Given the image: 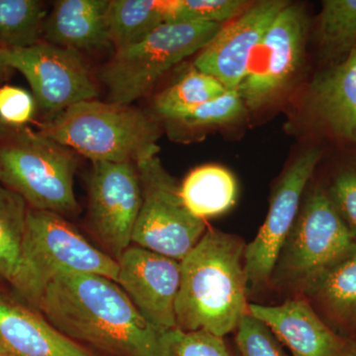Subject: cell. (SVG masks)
Wrapping results in <instances>:
<instances>
[{
  "label": "cell",
  "mask_w": 356,
  "mask_h": 356,
  "mask_svg": "<svg viewBox=\"0 0 356 356\" xmlns=\"http://www.w3.org/2000/svg\"><path fill=\"white\" fill-rule=\"evenodd\" d=\"M36 305L48 322L76 343L114 356H172L178 330L156 331L123 289L104 276L58 274Z\"/></svg>",
  "instance_id": "obj_1"
},
{
  "label": "cell",
  "mask_w": 356,
  "mask_h": 356,
  "mask_svg": "<svg viewBox=\"0 0 356 356\" xmlns=\"http://www.w3.org/2000/svg\"><path fill=\"white\" fill-rule=\"evenodd\" d=\"M245 243L235 236L208 229L180 261L175 302L177 329L222 337L248 314Z\"/></svg>",
  "instance_id": "obj_2"
},
{
  "label": "cell",
  "mask_w": 356,
  "mask_h": 356,
  "mask_svg": "<svg viewBox=\"0 0 356 356\" xmlns=\"http://www.w3.org/2000/svg\"><path fill=\"white\" fill-rule=\"evenodd\" d=\"M38 131L92 163L137 165L159 151L158 123L131 105L86 100L49 117Z\"/></svg>",
  "instance_id": "obj_3"
},
{
  "label": "cell",
  "mask_w": 356,
  "mask_h": 356,
  "mask_svg": "<svg viewBox=\"0 0 356 356\" xmlns=\"http://www.w3.org/2000/svg\"><path fill=\"white\" fill-rule=\"evenodd\" d=\"M65 273L95 274L116 282L118 261L93 247L60 215L28 208L19 267L11 285L37 304L51 281Z\"/></svg>",
  "instance_id": "obj_4"
},
{
  "label": "cell",
  "mask_w": 356,
  "mask_h": 356,
  "mask_svg": "<svg viewBox=\"0 0 356 356\" xmlns=\"http://www.w3.org/2000/svg\"><path fill=\"white\" fill-rule=\"evenodd\" d=\"M2 129L6 136L0 140L1 182L33 209L60 216L77 212L74 191L76 154L39 131Z\"/></svg>",
  "instance_id": "obj_5"
},
{
  "label": "cell",
  "mask_w": 356,
  "mask_h": 356,
  "mask_svg": "<svg viewBox=\"0 0 356 356\" xmlns=\"http://www.w3.org/2000/svg\"><path fill=\"white\" fill-rule=\"evenodd\" d=\"M221 28L215 23H165L142 41L115 51L99 72L108 102L131 105L146 95L159 77L199 53Z\"/></svg>",
  "instance_id": "obj_6"
},
{
  "label": "cell",
  "mask_w": 356,
  "mask_h": 356,
  "mask_svg": "<svg viewBox=\"0 0 356 356\" xmlns=\"http://www.w3.org/2000/svg\"><path fill=\"white\" fill-rule=\"evenodd\" d=\"M356 254V242L327 193L312 192L283 243L273 273L280 286L305 289Z\"/></svg>",
  "instance_id": "obj_7"
},
{
  "label": "cell",
  "mask_w": 356,
  "mask_h": 356,
  "mask_svg": "<svg viewBox=\"0 0 356 356\" xmlns=\"http://www.w3.org/2000/svg\"><path fill=\"white\" fill-rule=\"evenodd\" d=\"M142 205L132 243L181 261L205 233L204 220L194 216L182 200L180 186L156 156L137 165Z\"/></svg>",
  "instance_id": "obj_8"
},
{
  "label": "cell",
  "mask_w": 356,
  "mask_h": 356,
  "mask_svg": "<svg viewBox=\"0 0 356 356\" xmlns=\"http://www.w3.org/2000/svg\"><path fill=\"white\" fill-rule=\"evenodd\" d=\"M2 54L7 67L25 76L36 104L50 117L97 98V86L79 51L40 42L25 49L2 47Z\"/></svg>",
  "instance_id": "obj_9"
},
{
  "label": "cell",
  "mask_w": 356,
  "mask_h": 356,
  "mask_svg": "<svg viewBox=\"0 0 356 356\" xmlns=\"http://www.w3.org/2000/svg\"><path fill=\"white\" fill-rule=\"evenodd\" d=\"M305 14L288 4L273 21L248 58L238 92L245 106L255 110L270 102L299 69L306 36Z\"/></svg>",
  "instance_id": "obj_10"
},
{
  "label": "cell",
  "mask_w": 356,
  "mask_h": 356,
  "mask_svg": "<svg viewBox=\"0 0 356 356\" xmlns=\"http://www.w3.org/2000/svg\"><path fill=\"white\" fill-rule=\"evenodd\" d=\"M140 205L142 189L136 163H92L89 224L116 261L130 248Z\"/></svg>",
  "instance_id": "obj_11"
},
{
  "label": "cell",
  "mask_w": 356,
  "mask_h": 356,
  "mask_svg": "<svg viewBox=\"0 0 356 356\" xmlns=\"http://www.w3.org/2000/svg\"><path fill=\"white\" fill-rule=\"evenodd\" d=\"M320 158V149H306L280 178L264 224L254 241L245 245L243 266L248 290L264 286L273 276L283 243L298 216L302 195Z\"/></svg>",
  "instance_id": "obj_12"
},
{
  "label": "cell",
  "mask_w": 356,
  "mask_h": 356,
  "mask_svg": "<svg viewBox=\"0 0 356 356\" xmlns=\"http://www.w3.org/2000/svg\"><path fill=\"white\" fill-rule=\"evenodd\" d=\"M116 283L154 329H177L175 302L181 280L180 261L140 247H130L118 259Z\"/></svg>",
  "instance_id": "obj_13"
},
{
  "label": "cell",
  "mask_w": 356,
  "mask_h": 356,
  "mask_svg": "<svg viewBox=\"0 0 356 356\" xmlns=\"http://www.w3.org/2000/svg\"><path fill=\"white\" fill-rule=\"evenodd\" d=\"M288 2L266 0L248 7L224 26L199 51L193 67L216 77L227 89H238L245 77L248 58L269 26Z\"/></svg>",
  "instance_id": "obj_14"
},
{
  "label": "cell",
  "mask_w": 356,
  "mask_h": 356,
  "mask_svg": "<svg viewBox=\"0 0 356 356\" xmlns=\"http://www.w3.org/2000/svg\"><path fill=\"white\" fill-rule=\"evenodd\" d=\"M248 313L268 325L293 356H356V339L332 331L306 300L276 306L250 304Z\"/></svg>",
  "instance_id": "obj_15"
},
{
  "label": "cell",
  "mask_w": 356,
  "mask_h": 356,
  "mask_svg": "<svg viewBox=\"0 0 356 356\" xmlns=\"http://www.w3.org/2000/svg\"><path fill=\"white\" fill-rule=\"evenodd\" d=\"M2 356H97L65 336L42 316L0 296Z\"/></svg>",
  "instance_id": "obj_16"
},
{
  "label": "cell",
  "mask_w": 356,
  "mask_h": 356,
  "mask_svg": "<svg viewBox=\"0 0 356 356\" xmlns=\"http://www.w3.org/2000/svg\"><path fill=\"white\" fill-rule=\"evenodd\" d=\"M111 0H60L47 16L44 42L72 49L97 50L110 43Z\"/></svg>",
  "instance_id": "obj_17"
},
{
  "label": "cell",
  "mask_w": 356,
  "mask_h": 356,
  "mask_svg": "<svg viewBox=\"0 0 356 356\" xmlns=\"http://www.w3.org/2000/svg\"><path fill=\"white\" fill-rule=\"evenodd\" d=\"M310 99L315 113L334 135L356 144V44L343 62L315 77Z\"/></svg>",
  "instance_id": "obj_18"
},
{
  "label": "cell",
  "mask_w": 356,
  "mask_h": 356,
  "mask_svg": "<svg viewBox=\"0 0 356 356\" xmlns=\"http://www.w3.org/2000/svg\"><path fill=\"white\" fill-rule=\"evenodd\" d=\"M180 193L187 209L205 221L233 207L238 196V184L226 168L206 165L187 175L180 186Z\"/></svg>",
  "instance_id": "obj_19"
},
{
  "label": "cell",
  "mask_w": 356,
  "mask_h": 356,
  "mask_svg": "<svg viewBox=\"0 0 356 356\" xmlns=\"http://www.w3.org/2000/svg\"><path fill=\"white\" fill-rule=\"evenodd\" d=\"M172 0H111L110 43L115 50L138 43L168 23Z\"/></svg>",
  "instance_id": "obj_20"
},
{
  "label": "cell",
  "mask_w": 356,
  "mask_h": 356,
  "mask_svg": "<svg viewBox=\"0 0 356 356\" xmlns=\"http://www.w3.org/2000/svg\"><path fill=\"white\" fill-rule=\"evenodd\" d=\"M343 325L356 327V254L303 290Z\"/></svg>",
  "instance_id": "obj_21"
},
{
  "label": "cell",
  "mask_w": 356,
  "mask_h": 356,
  "mask_svg": "<svg viewBox=\"0 0 356 356\" xmlns=\"http://www.w3.org/2000/svg\"><path fill=\"white\" fill-rule=\"evenodd\" d=\"M227 90L216 77L204 74L192 65L177 81L156 96L154 109L163 120H173L219 97Z\"/></svg>",
  "instance_id": "obj_22"
},
{
  "label": "cell",
  "mask_w": 356,
  "mask_h": 356,
  "mask_svg": "<svg viewBox=\"0 0 356 356\" xmlns=\"http://www.w3.org/2000/svg\"><path fill=\"white\" fill-rule=\"evenodd\" d=\"M28 204L0 184V280L13 284L19 267Z\"/></svg>",
  "instance_id": "obj_23"
},
{
  "label": "cell",
  "mask_w": 356,
  "mask_h": 356,
  "mask_svg": "<svg viewBox=\"0 0 356 356\" xmlns=\"http://www.w3.org/2000/svg\"><path fill=\"white\" fill-rule=\"evenodd\" d=\"M47 11L38 0H0V46L30 48L43 38Z\"/></svg>",
  "instance_id": "obj_24"
},
{
  "label": "cell",
  "mask_w": 356,
  "mask_h": 356,
  "mask_svg": "<svg viewBox=\"0 0 356 356\" xmlns=\"http://www.w3.org/2000/svg\"><path fill=\"white\" fill-rule=\"evenodd\" d=\"M318 35L325 55H348L356 44V0L323 1Z\"/></svg>",
  "instance_id": "obj_25"
},
{
  "label": "cell",
  "mask_w": 356,
  "mask_h": 356,
  "mask_svg": "<svg viewBox=\"0 0 356 356\" xmlns=\"http://www.w3.org/2000/svg\"><path fill=\"white\" fill-rule=\"evenodd\" d=\"M245 103L238 90L228 89L219 97L203 103L177 119L165 122L173 128L196 131L236 120L245 112Z\"/></svg>",
  "instance_id": "obj_26"
},
{
  "label": "cell",
  "mask_w": 356,
  "mask_h": 356,
  "mask_svg": "<svg viewBox=\"0 0 356 356\" xmlns=\"http://www.w3.org/2000/svg\"><path fill=\"white\" fill-rule=\"evenodd\" d=\"M248 8L242 0H172L168 23H215L222 25Z\"/></svg>",
  "instance_id": "obj_27"
},
{
  "label": "cell",
  "mask_w": 356,
  "mask_h": 356,
  "mask_svg": "<svg viewBox=\"0 0 356 356\" xmlns=\"http://www.w3.org/2000/svg\"><path fill=\"white\" fill-rule=\"evenodd\" d=\"M236 341L241 356H289L268 325L248 313L236 327Z\"/></svg>",
  "instance_id": "obj_28"
},
{
  "label": "cell",
  "mask_w": 356,
  "mask_h": 356,
  "mask_svg": "<svg viewBox=\"0 0 356 356\" xmlns=\"http://www.w3.org/2000/svg\"><path fill=\"white\" fill-rule=\"evenodd\" d=\"M36 102L32 93L13 86L0 88V125L2 127L24 128L33 120Z\"/></svg>",
  "instance_id": "obj_29"
},
{
  "label": "cell",
  "mask_w": 356,
  "mask_h": 356,
  "mask_svg": "<svg viewBox=\"0 0 356 356\" xmlns=\"http://www.w3.org/2000/svg\"><path fill=\"white\" fill-rule=\"evenodd\" d=\"M327 196L356 242V166L337 175Z\"/></svg>",
  "instance_id": "obj_30"
},
{
  "label": "cell",
  "mask_w": 356,
  "mask_h": 356,
  "mask_svg": "<svg viewBox=\"0 0 356 356\" xmlns=\"http://www.w3.org/2000/svg\"><path fill=\"white\" fill-rule=\"evenodd\" d=\"M172 356H233L222 337L204 331L178 330L173 343Z\"/></svg>",
  "instance_id": "obj_31"
},
{
  "label": "cell",
  "mask_w": 356,
  "mask_h": 356,
  "mask_svg": "<svg viewBox=\"0 0 356 356\" xmlns=\"http://www.w3.org/2000/svg\"><path fill=\"white\" fill-rule=\"evenodd\" d=\"M9 67H7L6 60H4L3 54H2V47L0 46V79L6 74V70Z\"/></svg>",
  "instance_id": "obj_32"
},
{
  "label": "cell",
  "mask_w": 356,
  "mask_h": 356,
  "mask_svg": "<svg viewBox=\"0 0 356 356\" xmlns=\"http://www.w3.org/2000/svg\"><path fill=\"white\" fill-rule=\"evenodd\" d=\"M2 180V172H1V168H0V182H1Z\"/></svg>",
  "instance_id": "obj_33"
},
{
  "label": "cell",
  "mask_w": 356,
  "mask_h": 356,
  "mask_svg": "<svg viewBox=\"0 0 356 356\" xmlns=\"http://www.w3.org/2000/svg\"><path fill=\"white\" fill-rule=\"evenodd\" d=\"M0 356H2L1 355H0Z\"/></svg>",
  "instance_id": "obj_34"
}]
</instances>
